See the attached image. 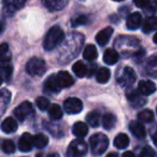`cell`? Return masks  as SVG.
<instances>
[{
  "label": "cell",
  "mask_w": 157,
  "mask_h": 157,
  "mask_svg": "<svg viewBox=\"0 0 157 157\" xmlns=\"http://www.w3.org/2000/svg\"><path fill=\"white\" fill-rule=\"evenodd\" d=\"M33 146H36L37 148H43L48 145V139L46 136H44L43 133H38L35 137H33Z\"/></svg>",
  "instance_id": "27"
},
{
  "label": "cell",
  "mask_w": 157,
  "mask_h": 157,
  "mask_svg": "<svg viewBox=\"0 0 157 157\" xmlns=\"http://www.w3.org/2000/svg\"><path fill=\"white\" fill-rule=\"evenodd\" d=\"M86 121L92 127H98L100 124V114L97 111H92L86 115Z\"/></svg>",
  "instance_id": "29"
},
{
  "label": "cell",
  "mask_w": 157,
  "mask_h": 157,
  "mask_svg": "<svg viewBox=\"0 0 157 157\" xmlns=\"http://www.w3.org/2000/svg\"><path fill=\"white\" fill-rule=\"evenodd\" d=\"M139 157H157V154L152 147L145 146V147H143V150L140 152Z\"/></svg>",
  "instance_id": "35"
},
{
  "label": "cell",
  "mask_w": 157,
  "mask_h": 157,
  "mask_svg": "<svg viewBox=\"0 0 157 157\" xmlns=\"http://www.w3.org/2000/svg\"><path fill=\"white\" fill-rule=\"evenodd\" d=\"M98 56V52H97V48L94 44H88L85 48L83 52V57L86 59V60H95Z\"/></svg>",
  "instance_id": "23"
},
{
  "label": "cell",
  "mask_w": 157,
  "mask_h": 157,
  "mask_svg": "<svg viewBox=\"0 0 157 157\" xmlns=\"http://www.w3.org/2000/svg\"><path fill=\"white\" fill-rule=\"evenodd\" d=\"M26 70L30 75H42L44 74L46 70V65L44 63L43 59L39 58V57H33V58L29 59V61L26 65Z\"/></svg>",
  "instance_id": "3"
},
{
  "label": "cell",
  "mask_w": 157,
  "mask_h": 157,
  "mask_svg": "<svg viewBox=\"0 0 157 157\" xmlns=\"http://www.w3.org/2000/svg\"><path fill=\"white\" fill-rule=\"evenodd\" d=\"M129 130L138 139H143L146 136L145 128H144V126L140 122H131L129 124Z\"/></svg>",
  "instance_id": "15"
},
{
  "label": "cell",
  "mask_w": 157,
  "mask_h": 157,
  "mask_svg": "<svg viewBox=\"0 0 157 157\" xmlns=\"http://www.w3.org/2000/svg\"><path fill=\"white\" fill-rule=\"evenodd\" d=\"M2 151L6 154H12L15 152V144L11 140H5L2 143Z\"/></svg>",
  "instance_id": "34"
},
{
  "label": "cell",
  "mask_w": 157,
  "mask_h": 157,
  "mask_svg": "<svg viewBox=\"0 0 157 157\" xmlns=\"http://www.w3.org/2000/svg\"><path fill=\"white\" fill-rule=\"evenodd\" d=\"M11 59V55L9 53V45L7 43L0 44V61L8 63Z\"/></svg>",
  "instance_id": "32"
},
{
  "label": "cell",
  "mask_w": 157,
  "mask_h": 157,
  "mask_svg": "<svg viewBox=\"0 0 157 157\" xmlns=\"http://www.w3.org/2000/svg\"><path fill=\"white\" fill-rule=\"evenodd\" d=\"M90 150L95 155H100L107 151L109 146V139L103 133H95L90 139Z\"/></svg>",
  "instance_id": "2"
},
{
  "label": "cell",
  "mask_w": 157,
  "mask_h": 157,
  "mask_svg": "<svg viewBox=\"0 0 157 157\" xmlns=\"http://www.w3.org/2000/svg\"><path fill=\"white\" fill-rule=\"evenodd\" d=\"M26 0H3V6L7 10L15 12L24 7Z\"/></svg>",
  "instance_id": "20"
},
{
  "label": "cell",
  "mask_w": 157,
  "mask_h": 157,
  "mask_svg": "<svg viewBox=\"0 0 157 157\" xmlns=\"http://www.w3.org/2000/svg\"><path fill=\"white\" fill-rule=\"evenodd\" d=\"M36 105H37V107L39 108L41 111H46V110H48V108H50L51 103H50V100H48V98H45V97H39V98H37V100H36Z\"/></svg>",
  "instance_id": "33"
},
{
  "label": "cell",
  "mask_w": 157,
  "mask_h": 157,
  "mask_svg": "<svg viewBox=\"0 0 157 157\" xmlns=\"http://www.w3.org/2000/svg\"><path fill=\"white\" fill-rule=\"evenodd\" d=\"M42 3L50 11H59L67 5V0H42Z\"/></svg>",
  "instance_id": "14"
},
{
  "label": "cell",
  "mask_w": 157,
  "mask_h": 157,
  "mask_svg": "<svg viewBox=\"0 0 157 157\" xmlns=\"http://www.w3.org/2000/svg\"><path fill=\"white\" fill-rule=\"evenodd\" d=\"M33 113V107L29 101H25V102L21 103L18 107L15 108L14 110V115L16 116L18 121H24L27 117Z\"/></svg>",
  "instance_id": "7"
},
{
  "label": "cell",
  "mask_w": 157,
  "mask_h": 157,
  "mask_svg": "<svg viewBox=\"0 0 157 157\" xmlns=\"http://www.w3.org/2000/svg\"><path fill=\"white\" fill-rule=\"evenodd\" d=\"M72 132L76 138H84L88 132V126L84 122H76L74 123L73 127H72Z\"/></svg>",
  "instance_id": "16"
},
{
  "label": "cell",
  "mask_w": 157,
  "mask_h": 157,
  "mask_svg": "<svg viewBox=\"0 0 157 157\" xmlns=\"http://www.w3.org/2000/svg\"><path fill=\"white\" fill-rule=\"evenodd\" d=\"M48 157H59V156H58L57 154H50Z\"/></svg>",
  "instance_id": "42"
},
{
  "label": "cell",
  "mask_w": 157,
  "mask_h": 157,
  "mask_svg": "<svg viewBox=\"0 0 157 157\" xmlns=\"http://www.w3.org/2000/svg\"><path fill=\"white\" fill-rule=\"evenodd\" d=\"M113 35V28L112 27H105V28L101 29L96 36V41L99 45L103 46L109 42L111 36Z\"/></svg>",
  "instance_id": "12"
},
{
  "label": "cell",
  "mask_w": 157,
  "mask_h": 157,
  "mask_svg": "<svg viewBox=\"0 0 157 157\" xmlns=\"http://www.w3.org/2000/svg\"><path fill=\"white\" fill-rule=\"evenodd\" d=\"M13 72V68L11 65L5 63L3 65H0V78L2 80H9Z\"/></svg>",
  "instance_id": "30"
},
{
  "label": "cell",
  "mask_w": 157,
  "mask_h": 157,
  "mask_svg": "<svg viewBox=\"0 0 157 157\" xmlns=\"http://www.w3.org/2000/svg\"><path fill=\"white\" fill-rule=\"evenodd\" d=\"M1 29H2V28H1V25H0V33H1Z\"/></svg>",
  "instance_id": "46"
},
{
  "label": "cell",
  "mask_w": 157,
  "mask_h": 157,
  "mask_svg": "<svg viewBox=\"0 0 157 157\" xmlns=\"http://www.w3.org/2000/svg\"><path fill=\"white\" fill-rule=\"evenodd\" d=\"M110 76H111V72L108 68H100V69L97 71V74H96V80L98 83H101V84H105L109 81Z\"/></svg>",
  "instance_id": "24"
},
{
  "label": "cell",
  "mask_w": 157,
  "mask_h": 157,
  "mask_svg": "<svg viewBox=\"0 0 157 157\" xmlns=\"http://www.w3.org/2000/svg\"><path fill=\"white\" fill-rule=\"evenodd\" d=\"M142 29H143V31L145 33L157 30V17L156 16H151V17L146 18L143 23Z\"/></svg>",
  "instance_id": "21"
},
{
  "label": "cell",
  "mask_w": 157,
  "mask_h": 157,
  "mask_svg": "<svg viewBox=\"0 0 157 157\" xmlns=\"http://www.w3.org/2000/svg\"><path fill=\"white\" fill-rule=\"evenodd\" d=\"M136 81V72L130 67H125L122 69L117 76V82L123 87H129Z\"/></svg>",
  "instance_id": "5"
},
{
  "label": "cell",
  "mask_w": 157,
  "mask_h": 157,
  "mask_svg": "<svg viewBox=\"0 0 157 157\" xmlns=\"http://www.w3.org/2000/svg\"><path fill=\"white\" fill-rule=\"evenodd\" d=\"M65 38V33L59 26H53L48 31L43 41V48L46 51L54 50L56 46L61 43V41Z\"/></svg>",
  "instance_id": "1"
},
{
  "label": "cell",
  "mask_w": 157,
  "mask_h": 157,
  "mask_svg": "<svg viewBox=\"0 0 157 157\" xmlns=\"http://www.w3.org/2000/svg\"><path fill=\"white\" fill-rule=\"evenodd\" d=\"M142 24V15L139 12H133L129 14L126 20V26L129 30H136Z\"/></svg>",
  "instance_id": "10"
},
{
  "label": "cell",
  "mask_w": 157,
  "mask_h": 157,
  "mask_svg": "<svg viewBox=\"0 0 157 157\" xmlns=\"http://www.w3.org/2000/svg\"><path fill=\"white\" fill-rule=\"evenodd\" d=\"M138 120L141 123H151L154 120V113L151 110L145 109L138 114Z\"/></svg>",
  "instance_id": "31"
},
{
  "label": "cell",
  "mask_w": 157,
  "mask_h": 157,
  "mask_svg": "<svg viewBox=\"0 0 157 157\" xmlns=\"http://www.w3.org/2000/svg\"><path fill=\"white\" fill-rule=\"evenodd\" d=\"M87 144L83 139H75L69 145V155L72 157H82L87 153Z\"/></svg>",
  "instance_id": "4"
},
{
  "label": "cell",
  "mask_w": 157,
  "mask_h": 157,
  "mask_svg": "<svg viewBox=\"0 0 157 157\" xmlns=\"http://www.w3.org/2000/svg\"><path fill=\"white\" fill-rule=\"evenodd\" d=\"M113 1H118L120 2V1H123V0H113Z\"/></svg>",
  "instance_id": "45"
},
{
  "label": "cell",
  "mask_w": 157,
  "mask_h": 157,
  "mask_svg": "<svg viewBox=\"0 0 157 157\" xmlns=\"http://www.w3.org/2000/svg\"><path fill=\"white\" fill-rule=\"evenodd\" d=\"M36 157H42V155H40V154H38V155H37V156H36Z\"/></svg>",
  "instance_id": "44"
},
{
  "label": "cell",
  "mask_w": 157,
  "mask_h": 157,
  "mask_svg": "<svg viewBox=\"0 0 157 157\" xmlns=\"http://www.w3.org/2000/svg\"><path fill=\"white\" fill-rule=\"evenodd\" d=\"M153 142H154V144L156 145V147H157V131L154 133V136H153Z\"/></svg>",
  "instance_id": "39"
},
{
  "label": "cell",
  "mask_w": 157,
  "mask_h": 157,
  "mask_svg": "<svg viewBox=\"0 0 157 157\" xmlns=\"http://www.w3.org/2000/svg\"><path fill=\"white\" fill-rule=\"evenodd\" d=\"M113 143L115 145V147L120 148V150H124L129 145V138L125 133H118L115 137V139H114Z\"/></svg>",
  "instance_id": "22"
},
{
  "label": "cell",
  "mask_w": 157,
  "mask_h": 157,
  "mask_svg": "<svg viewBox=\"0 0 157 157\" xmlns=\"http://www.w3.org/2000/svg\"><path fill=\"white\" fill-rule=\"evenodd\" d=\"M116 124V117L112 113H107L102 116V126L105 129L110 130Z\"/></svg>",
  "instance_id": "26"
},
{
  "label": "cell",
  "mask_w": 157,
  "mask_h": 157,
  "mask_svg": "<svg viewBox=\"0 0 157 157\" xmlns=\"http://www.w3.org/2000/svg\"><path fill=\"white\" fill-rule=\"evenodd\" d=\"M63 109L58 105H52L48 108V115L52 120L57 121L63 117Z\"/></svg>",
  "instance_id": "28"
},
{
  "label": "cell",
  "mask_w": 157,
  "mask_h": 157,
  "mask_svg": "<svg viewBox=\"0 0 157 157\" xmlns=\"http://www.w3.org/2000/svg\"><path fill=\"white\" fill-rule=\"evenodd\" d=\"M74 74H75L78 78H84V76L87 74V67L85 66V63H82V61H76L74 63L73 67H72Z\"/></svg>",
  "instance_id": "25"
},
{
  "label": "cell",
  "mask_w": 157,
  "mask_h": 157,
  "mask_svg": "<svg viewBox=\"0 0 157 157\" xmlns=\"http://www.w3.org/2000/svg\"><path fill=\"white\" fill-rule=\"evenodd\" d=\"M122 157H136L135 154H133L132 152H129V151H127V152H125L124 154L122 155Z\"/></svg>",
  "instance_id": "38"
},
{
  "label": "cell",
  "mask_w": 157,
  "mask_h": 157,
  "mask_svg": "<svg viewBox=\"0 0 157 157\" xmlns=\"http://www.w3.org/2000/svg\"><path fill=\"white\" fill-rule=\"evenodd\" d=\"M86 23H87V17L85 15H80L76 18H74V21L72 22V26L76 27L80 26V25H85Z\"/></svg>",
  "instance_id": "36"
},
{
  "label": "cell",
  "mask_w": 157,
  "mask_h": 157,
  "mask_svg": "<svg viewBox=\"0 0 157 157\" xmlns=\"http://www.w3.org/2000/svg\"><path fill=\"white\" fill-rule=\"evenodd\" d=\"M107 157H118V155L116 153H110V154L107 155Z\"/></svg>",
  "instance_id": "40"
},
{
  "label": "cell",
  "mask_w": 157,
  "mask_h": 157,
  "mask_svg": "<svg viewBox=\"0 0 157 157\" xmlns=\"http://www.w3.org/2000/svg\"><path fill=\"white\" fill-rule=\"evenodd\" d=\"M127 99L129 100V102L131 103V105H133L135 108L142 107L146 103V98L143 95L140 94L138 90H130L127 92Z\"/></svg>",
  "instance_id": "8"
},
{
  "label": "cell",
  "mask_w": 157,
  "mask_h": 157,
  "mask_svg": "<svg viewBox=\"0 0 157 157\" xmlns=\"http://www.w3.org/2000/svg\"><path fill=\"white\" fill-rule=\"evenodd\" d=\"M63 110L68 114H78L83 110V103L78 98L70 97L63 101Z\"/></svg>",
  "instance_id": "6"
},
{
  "label": "cell",
  "mask_w": 157,
  "mask_h": 157,
  "mask_svg": "<svg viewBox=\"0 0 157 157\" xmlns=\"http://www.w3.org/2000/svg\"><path fill=\"white\" fill-rule=\"evenodd\" d=\"M1 130L6 133H11L17 129V123L13 117H8L1 123Z\"/></svg>",
  "instance_id": "18"
},
{
  "label": "cell",
  "mask_w": 157,
  "mask_h": 157,
  "mask_svg": "<svg viewBox=\"0 0 157 157\" xmlns=\"http://www.w3.org/2000/svg\"><path fill=\"white\" fill-rule=\"evenodd\" d=\"M133 2L138 8H146L150 5V0H133Z\"/></svg>",
  "instance_id": "37"
},
{
  "label": "cell",
  "mask_w": 157,
  "mask_h": 157,
  "mask_svg": "<svg viewBox=\"0 0 157 157\" xmlns=\"http://www.w3.org/2000/svg\"><path fill=\"white\" fill-rule=\"evenodd\" d=\"M137 90L141 95H143V96H148V95H152L156 92V85L152 81L144 80V81L139 82Z\"/></svg>",
  "instance_id": "11"
},
{
  "label": "cell",
  "mask_w": 157,
  "mask_h": 157,
  "mask_svg": "<svg viewBox=\"0 0 157 157\" xmlns=\"http://www.w3.org/2000/svg\"><path fill=\"white\" fill-rule=\"evenodd\" d=\"M57 81H58L59 85L61 88H67L73 84V78H72L71 74L67 71H59L56 75Z\"/></svg>",
  "instance_id": "13"
},
{
  "label": "cell",
  "mask_w": 157,
  "mask_h": 157,
  "mask_svg": "<svg viewBox=\"0 0 157 157\" xmlns=\"http://www.w3.org/2000/svg\"><path fill=\"white\" fill-rule=\"evenodd\" d=\"M155 1H156V5H157V0H155Z\"/></svg>",
  "instance_id": "47"
},
{
  "label": "cell",
  "mask_w": 157,
  "mask_h": 157,
  "mask_svg": "<svg viewBox=\"0 0 157 157\" xmlns=\"http://www.w3.org/2000/svg\"><path fill=\"white\" fill-rule=\"evenodd\" d=\"M44 86H45V90H48L51 93H59L61 90L60 85H59L58 81H57L56 75L48 76V78L44 83Z\"/></svg>",
  "instance_id": "17"
},
{
  "label": "cell",
  "mask_w": 157,
  "mask_h": 157,
  "mask_svg": "<svg viewBox=\"0 0 157 157\" xmlns=\"http://www.w3.org/2000/svg\"><path fill=\"white\" fill-rule=\"evenodd\" d=\"M2 82H3V80L1 78H0V86H1V84H2Z\"/></svg>",
  "instance_id": "43"
},
{
  "label": "cell",
  "mask_w": 157,
  "mask_h": 157,
  "mask_svg": "<svg viewBox=\"0 0 157 157\" xmlns=\"http://www.w3.org/2000/svg\"><path fill=\"white\" fill-rule=\"evenodd\" d=\"M33 146V136L28 132H25L22 135V137L20 138L18 141V148L21 152H30L31 148Z\"/></svg>",
  "instance_id": "9"
},
{
  "label": "cell",
  "mask_w": 157,
  "mask_h": 157,
  "mask_svg": "<svg viewBox=\"0 0 157 157\" xmlns=\"http://www.w3.org/2000/svg\"><path fill=\"white\" fill-rule=\"evenodd\" d=\"M120 55L114 48H108L103 54V61L108 65H114L118 61Z\"/></svg>",
  "instance_id": "19"
},
{
  "label": "cell",
  "mask_w": 157,
  "mask_h": 157,
  "mask_svg": "<svg viewBox=\"0 0 157 157\" xmlns=\"http://www.w3.org/2000/svg\"><path fill=\"white\" fill-rule=\"evenodd\" d=\"M153 41H154L155 43L157 44V33H155V35H154V37H153Z\"/></svg>",
  "instance_id": "41"
}]
</instances>
